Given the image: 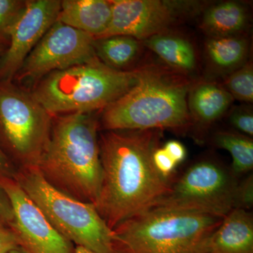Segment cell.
<instances>
[{"mask_svg":"<svg viewBox=\"0 0 253 253\" xmlns=\"http://www.w3.org/2000/svg\"><path fill=\"white\" fill-rule=\"evenodd\" d=\"M112 17L98 39L113 36L132 37L143 41L171 31L183 16L199 10L194 1L163 0H111ZM96 39V40H98Z\"/></svg>","mask_w":253,"mask_h":253,"instance_id":"10","label":"cell"},{"mask_svg":"<svg viewBox=\"0 0 253 253\" xmlns=\"http://www.w3.org/2000/svg\"><path fill=\"white\" fill-rule=\"evenodd\" d=\"M194 83L168 66L147 64L135 85L103 110L101 127L185 131L193 126L188 96Z\"/></svg>","mask_w":253,"mask_h":253,"instance_id":"2","label":"cell"},{"mask_svg":"<svg viewBox=\"0 0 253 253\" xmlns=\"http://www.w3.org/2000/svg\"><path fill=\"white\" fill-rule=\"evenodd\" d=\"M99 124L91 113L56 119L36 168L58 189L96 206L102 183Z\"/></svg>","mask_w":253,"mask_h":253,"instance_id":"3","label":"cell"},{"mask_svg":"<svg viewBox=\"0 0 253 253\" xmlns=\"http://www.w3.org/2000/svg\"><path fill=\"white\" fill-rule=\"evenodd\" d=\"M249 11L243 3L226 1L205 9L200 27L209 37L242 35L249 21Z\"/></svg>","mask_w":253,"mask_h":253,"instance_id":"17","label":"cell"},{"mask_svg":"<svg viewBox=\"0 0 253 253\" xmlns=\"http://www.w3.org/2000/svg\"><path fill=\"white\" fill-rule=\"evenodd\" d=\"M223 218L154 207L113 229V253H208Z\"/></svg>","mask_w":253,"mask_h":253,"instance_id":"4","label":"cell"},{"mask_svg":"<svg viewBox=\"0 0 253 253\" xmlns=\"http://www.w3.org/2000/svg\"><path fill=\"white\" fill-rule=\"evenodd\" d=\"M234 98L243 102L253 101V63L248 61L227 75L222 85Z\"/></svg>","mask_w":253,"mask_h":253,"instance_id":"21","label":"cell"},{"mask_svg":"<svg viewBox=\"0 0 253 253\" xmlns=\"http://www.w3.org/2000/svg\"><path fill=\"white\" fill-rule=\"evenodd\" d=\"M234 100L221 84L212 82L195 83L188 96L193 125L211 126L228 111Z\"/></svg>","mask_w":253,"mask_h":253,"instance_id":"15","label":"cell"},{"mask_svg":"<svg viewBox=\"0 0 253 253\" xmlns=\"http://www.w3.org/2000/svg\"><path fill=\"white\" fill-rule=\"evenodd\" d=\"M19 241L13 229L9 226H0V253H8L19 247Z\"/></svg>","mask_w":253,"mask_h":253,"instance_id":"26","label":"cell"},{"mask_svg":"<svg viewBox=\"0 0 253 253\" xmlns=\"http://www.w3.org/2000/svg\"><path fill=\"white\" fill-rule=\"evenodd\" d=\"M144 46L157 55L166 66L189 76L197 67V54L192 43L171 31L141 41Z\"/></svg>","mask_w":253,"mask_h":253,"instance_id":"16","label":"cell"},{"mask_svg":"<svg viewBox=\"0 0 253 253\" xmlns=\"http://www.w3.org/2000/svg\"><path fill=\"white\" fill-rule=\"evenodd\" d=\"M14 219L12 206L7 195L0 186V226H11Z\"/></svg>","mask_w":253,"mask_h":253,"instance_id":"27","label":"cell"},{"mask_svg":"<svg viewBox=\"0 0 253 253\" xmlns=\"http://www.w3.org/2000/svg\"><path fill=\"white\" fill-rule=\"evenodd\" d=\"M163 148L166 150L167 154L170 156L177 166L185 160L186 157V148L180 141L176 140L168 141L163 146Z\"/></svg>","mask_w":253,"mask_h":253,"instance_id":"28","label":"cell"},{"mask_svg":"<svg viewBox=\"0 0 253 253\" xmlns=\"http://www.w3.org/2000/svg\"><path fill=\"white\" fill-rule=\"evenodd\" d=\"M94 46L101 62L121 70L137 59L144 46L141 41L132 37L113 36L95 40Z\"/></svg>","mask_w":253,"mask_h":253,"instance_id":"19","label":"cell"},{"mask_svg":"<svg viewBox=\"0 0 253 253\" xmlns=\"http://www.w3.org/2000/svg\"><path fill=\"white\" fill-rule=\"evenodd\" d=\"M111 17V0H64L57 21L96 40L107 30Z\"/></svg>","mask_w":253,"mask_h":253,"instance_id":"13","label":"cell"},{"mask_svg":"<svg viewBox=\"0 0 253 253\" xmlns=\"http://www.w3.org/2000/svg\"><path fill=\"white\" fill-rule=\"evenodd\" d=\"M15 179L56 230L72 244L98 253H113V230L94 205L58 189L36 167H23Z\"/></svg>","mask_w":253,"mask_h":253,"instance_id":"6","label":"cell"},{"mask_svg":"<svg viewBox=\"0 0 253 253\" xmlns=\"http://www.w3.org/2000/svg\"><path fill=\"white\" fill-rule=\"evenodd\" d=\"M73 253H98L95 251H91L90 249H86V248L83 247V246H77L74 249Z\"/></svg>","mask_w":253,"mask_h":253,"instance_id":"30","label":"cell"},{"mask_svg":"<svg viewBox=\"0 0 253 253\" xmlns=\"http://www.w3.org/2000/svg\"><path fill=\"white\" fill-rule=\"evenodd\" d=\"M240 181L222 163L214 158H202L172 181L169 192L155 207L224 218L237 208Z\"/></svg>","mask_w":253,"mask_h":253,"instance_id":"7","label":"cell"},{"mask_svg":"<svg viewBox=\"0 0 253 253\" xmlns=\"http://www.w3.org/2000/svg\"><path fill=\"white\" fill-rule=\"evenodd\" d=\"M0 186L12 206L14 219L10 228L20 247L27 253H73V244L56 230L15 179L0 177Z\"/></svg>","mask_w":253,"mask_h":253,"instance_id":"11","label":"cell"},{"mask_svg":"<svg viewBox=\"0 0 253 253\" xmlns=\"http://www.w3.org/2000/svg\"><path fill=\"white\" fill-rule=\"evenodd\" d=\"M8 253H26V251H25L24 250H23L22 249V248H21L19 246V247L16 248V249L12 250V251H10V252Z\"/></svg>","mask_w":253,"mask_h":253,"instance_id":"31","label":"cell"},{"mask_svg":"<svg viewBox=\"0 0 253 253\" xmlns=\"http://www.w3.org/2000/svg\"><path fill=\"white\" fill-rule=\"evenodd\" d=\"M253 204V176L249 174L246 179L240 181L238 191L237 208L249 211Z\"/></svg>","mask_w":253,"mask_h":253,"instance_id":"25","label":"cell"},{"mask_svg":"<svg viewBox=\"0 0 253 253\" xmlns=\"http://www.w3.org/2000/svg\"><path fill=\"white\" fill-rule=\"evenodd\" d=\"M153 162L158 172L166 178H171L177 165L163 147H158L153 154Z\"/></svg>","mask_w":253,"mask_h":253,"instance_id":"24","label":"cell"},{"mask_svg":"<svg viewBox=\"0 0 253 253\" xmlns=\"http://www.w3.org/2000/svg\"><path fill=\"white\" fill-rule=\"evenodd\" d=\"M17 172L12 163L0 146V177L15 179Z\"/></svg>","mask_w":253,"mask_h":253,"instance_id":"29","label":"cell"},{"mask_svg":"<svg viewBox=\"0 0 253 253\" xmlns=\"http://www.w3.org/2000/svg\"><path fill=\"white\" fill-rule=\"evenodd\" d=\"M147 64L122 71L99 59L50 73L32 94L51 115L104 110L135 85Z\"/></svg>","mask_w":253,"mask_h":253,"instance_id":"5","label":"cell"},{"mask_svg":"<svg viewBox=\"0 0 253 253\" xmlns=\"http://www.w3.org/2000/svg\"><path fill=\"white\" fill-rule=\"evenodd\" d=\"M208 253H253V217L236 208L223 218L209 240Z\"/></svg>","mask_w":253,"mask_h":253,"instance_id":"14","label":"cell"},{"mask_svg":"<svg viewBox=\"0 0 253 253\" xmlns=\"http://www.w3.org/2000/svg\"><path fill=\"white\" fill-rule=\"evenodd\" d=\"M61 8L58 0L28 1L24 12L10 32V44L0 57V80L10 81L25 59L57 21Z\"/></svg>","mask_w":253,"mask_h":253,"instance_id":"12","label":"cell"},{"mask_svg":"<svg viewBox=\"0 0 253 253\" xmlns=\"http://www.w3.org/2000/svg\"><path fill=\"white\" fill-rule=\"evenodd\" d=\"M162 131L108 130L100 135L102 183L95 207L111 230L155 207L169 192L172 179L153 162Z\"/></svg>","mask_w":253,"mask_h":253,"instance_id":"1","label":"cell"},{"mask_svg":"<svg viewBox=\"0 0 253 253\" xmlns=\"http://www.w3.org/2000/svg\"><path fill=\"white\" fill-rule=\"evenodd\" d=\"M229 121L237 132L253 138V116L251 110L241 107L233 110Z\"/></svg>","mask_w":253,"mask_h":253,"instance_id":"23","label":"cell"},{"mask_svg":"<svg viewBox=\"0 0 253 253\" xmlns=\"http://www.w3.org/2000/svg\"><path fill=\"white\" fill-rule=\"evenodd\" d=\"M213 144L226 150L231 155V169L239 176L252 171L253 168V138L237 131H219L214 134Z\"/></svg>","mask_w":253,"mask_h":253,"instance_id":"20","label":"cell"},{"mask_svg":"<svg viewBox=\"0 0 253 253\" xmlns=\"http://www.w3.org/2000/svg\"><path fill=\"white\" fill-rule=\"evenodd\" d=\"M0 56H1V49H0Z\"/></svg>","mask_w":253,"mask_h":253,"instance_id":"32","label":"cell"},{"mask_svg":"<svg viewBox=\"0 0 253 253\" xmlns=\"http://www.w3.org/2000/svg\"><path fill=\"white\" fill-rule=\"evenodd\" d=\"M94 43L90 35L56 21L28 54L17 74L21 79L36 81L54 71L92 62L99 59Z\"/></svg>","mask_w":253,"mask_h":253,"instance_id":"9","label":"cell"},{"mask_svg":"<svg viewBox=\"0 0 253 253\" xmlns=\"http://www.w3.org/2000/svg\"><path fill=\"white\" fill-rule=\"evenodd\" d=\"M28 1L0 0V37H8L22 16Z\"/></svg>","mask_w":253,"mask_h":253,"instance_id":"22","label":"cell"},{"mask_svg":"<svg viewBox=\"0 0 253 253\" xmlns=\"http://www.w3.org/2000/svg\"><path fill=\"white\" fill-rule=\"evenodd\" d=\"M205 49L213 69L228 75L246 63L249 42L243 35L209 37Z\"/></svg>","mask_w":253,"mask_h":253,"instance_id":"18","label":"cell"},{"mask_svg":"<svg viewBox=\"0 0 253 253\" xmlns=\"http://www.w3.org/2000/svg\"><path fill=\"white\" fill-rule=\"evenodd\" d=\"M51 116L10 81L0 83V132L23 167H36L51 136Z\"/></svg>","mask_w":253,"mask_h":253,"instance_id":"8","label":"cell"}]
</instances>
